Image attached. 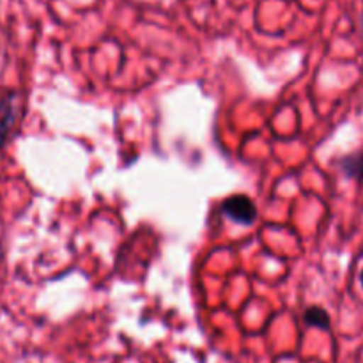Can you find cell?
I'll return each mask as SVG.
<instances>
[{"label": "cell", "mask_w": 363, "mask_h": 363, "mask_svg": "<svg viewBox=\"0 0 363 363\" xmlns=\"http://www.w3.org/2000/svg\"><path fill=\"white\" fill-rule=\"evenodd\" d=\"M222 213L240 225H252L257 218L255 204L247 195H233L222 204Z\"/></svg>", "instance_id": "cell-1"}, {"label": "cell", "mask_w": 363, "mask_h": 363, "mask_svg": "<svg viewBox=\"0 0 363 363\" xmlns=\"http://www.w3.org/2000/svg\"><path fill=\"white\" fill-rule=\"evenodd\" d=\"M14 123V98L0 99V145L4 144L7 137V131L11 130Z\"/></svg>", "instance_id": "cell-2"}, {"label": "cell", "mask_w": 363, "mask_h": 363, "mask_svg": "<svg viewBox=\"0 0 363 363\" xmlns=\"http://www.w3.org/2000/svg\"><path fill=\"white\" fill-rule=\"evenodd\" d=\"M303 321L307 326H312V328H319V330H330V325H332L330 314L321 307L307 308V312H305L303 315Z\"/></svg>", "instance_id": "cell-3"}, {"label": "cell", "mask_w": 363, "mask_h": 363, "mask_svg": "<svg viewBox=\"0 0 363 363\" xmlns=\"http://www.w3.org/2000/svg\"><path fill=\"white\" fill-rule=\"evenodd\" d=\"M340 169L351 179H363V155L346 156L340 162Z\"/></svg>", "instance_id": "cell-4"}, {"label": "cell", "mask_w": 363, "mask_h": 363, "mask_svg": "<svg viewBox=\"0 0 363 363\" xmlns=\"http://www.w3.org/2000/svg\"><path fill=\"white\" fill-rule=\"evenodd\" d=\"M362 257H363V250H362ZM360 284H362V289H363V269H362V273H360Z\"/></svg>", "instance_id": "cell-5"}, {"label": "cell", "mask_w": 363, "mask_h": 363, "mask_svg": "<svg viewBox=\"0 0 363 363\" xmlns=\"http://www.w3.org/2000/svg\"><path fill=\"white\" fill-rule=\"evenodd\" d=\"M362 27H363V14H362Z\"/></svg>", "instance_id": "cell-6"}]
</instances>
